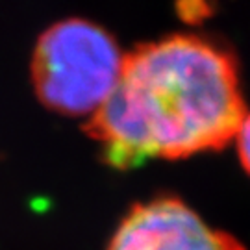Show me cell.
<instances>
[{"mask_svg": "<svg viewBox=\"0 0 250 250\" xmlns=\"http://www.w3.org/2000/svg\"><path fill=\"white\" fill-rule=\"evenodd\" d=\"M235 141H237V154H239L241 165L250 174V113L249 111H247V117L243 119L241 128H239V132L235 135Z\"/></svg>", "mask_w": 250, "mask_h": 250, "instance_id": "277c9868", "label": "cell"}, {"mask_svg": "<svg viewBox=\"0 0 250 250\" xmlns=\"http://www.w3.org/2000/svg\"><path fill=\"white\" fill-rule=\"evenodd\" d=\"M107 250H247L233 235L206 224L186 202L160 197L135 204Z\"/></svg>", "mask_w": 250, "mask_h": 250, "instance_id": "3957f363", "label": "cell"}, {"mask_svg": "<svg viewBox=\"0 0 250 250\" xmlns=\"http://www.w3.org/2000/svg\"><path fill=\"white\" fill-rule=\"evenodd\" d=\"M126 54L100 24L58 21L39 36L32 80L43 104L67 115H93L115 89Z\"/></svg>", "mask_w": 250, "mask_h": 250, "instance_id": "7a4b0ae2", "label": "cell"}, {"mask_svg": "<svg viewBox=\"0 0 250 250\" xmlns=\"http://www.w3.org/2000/svg\"><path fill=\"white\" fill-rule=\"evenodd\" d=\"M245 117L232 56L208 39L174 34L126 54L115 89L85 130L107 163L134 167L219 150Z\"/></svg>", "mask_w": 250, "mask_h": 250, "instance_id": "6da1fadb", "label": "cell"}]
</instances>
